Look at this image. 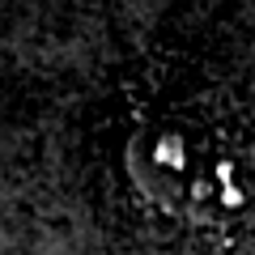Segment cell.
Returning <instances> with one entry per match:
<instances>
[{
  "mask_svg": "<svg viewBox=\"0 0 255 255\" xmlns=\"http://www.w3.org/2000/svg\"><path fill=\"white\" fill-rule=\"evenodd\" d=\"M132 179L166 217L200 230L255 221V128L221 107H166L128 149Z\"/></svg>",
  "mask_w": 255,
  "mask_h": 255,
  "instance_id": "1",
  "label": "cell"
}]
</instances>
